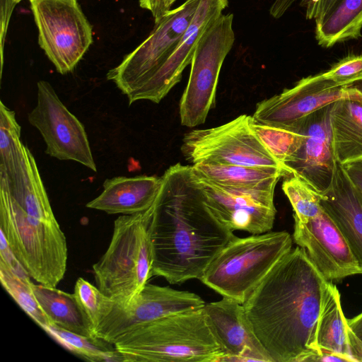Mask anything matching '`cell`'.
Segmentation results:
<instances>
[{"instance_id": "8992f818", "label": "cell", "mask_w": 362, "mask_h": 362, "mask_svg": "<svg viewBox=\"0 0 362 362\" xmlns=\"http://www.w3.org/2000/svg\"><path fill=\"white\" fill-rule=\"evenodd\" d=\"M0 231L31 278L57 287L64 276L68 258L66 239L58 222L28 215L0 187Z\"/></svg>"}, {"instance_id": "52a82bcc", "label": "cell", "mask_w": 362, "mask_h": 362, "mask_svg": "<svg viewBox=\"0 0 362 362\" xmlns=\"http://www.w3.org/2000/svg\"><path fill=\"white\" fill-rule=\"evenodd\" d=\"M233 21V13L222 14L207 27L197 42L180 102L184 126L194 127L204 123L215 105L220 71L235 42Z\"/></svg>"}, {"instance_id": "7c38bea8", "label": "cell", "mask_w": 362, "mask_h": 362, "mask_svg": "<svg viewBox=\"0 0 362 362\" xmlns=\"http://www.w3.org/2000/svg\"><path fill=\"white\" fill-rule=\"evenodd\" d=\"M37 105L28 119L41 134L46 153L62 160L78 162L97 171L83 125L62 103L45 81L37 83Z\"/></svg>"}, {"instance_id": "f546056e", "label": "cell", "mask_w": 362, "mask_h": 362, "mask_svg": "<svg viewBox=\"0 0 362 362\" xmlns=\"http://www.w3.org/2000/svg\"><path fill=\"white\" fill-rule=\"evenodd\" d=\"M282 189L293 209L294 220L305 222L322 210V194L300 177L289 175L283 182Z\"/></svg>"}, {"instance_id": "d4e9b609", "label": "cell", "mask_w": 362, "mask_h": 362, "mask_svg": "<svg viewBox=\"0 0 362 362\" xmlns=\"http://www.w3.org/2000/svg\"><path fill=\"white\" fill-rule=\"evenodd\" d=\"M315 38L325 48L361 37L362 0H336L315 19Z\"/></svg>"}, {"instance_id": "1f68e13d", "label": "cell", "mask_w": 362, "mask_h": 362, "mask_svg": "<svg viewBox=\"0 0 362 362\" xmlns=\"http://www.w3.org/2000/svg\"><path fill=\"white\" fill-rule=\"evenodd\" d=\"M323 74L337 85L350 84L362 78V54L346 57Z\"/></svg>"}, {"instance_id": "4316f807", "label": "cell", "mask_w": 362, "mask_h": 362, "mask_svg": "<svg viewBox=\"0 0 362 362\" xmlns=\"http://www.w3.org/2000/svg\"><path fill=\"white\" fill-rule=\"evenodd\" d=\"M44 330L68 350L87 361L123 362L114 345L103 340L80 335L54 325Z\"/></svg>"}, {"instance_id": "4fadbf2b", "label": "cell", "mask_w": 362, "mask_h": 362, "mask_svg": "<svg viewBox=\"0 0 362 362\" xmlns=\"http://www.w3.org/2000/svg\"><path fill=\"white\" fill-rule=\"evenodd\" d=\"M196 293L147 283L130 302L114 300L108 313L96 328L94 337L113 344L134 327L168 315L204 307Z\"/></svg>"}, {"instance_id": "ac0fdd59", "label": "cell", "mask_w": 362, "mask_h": 362, "mask_svg": "<svg viewBox=\"0 0 362 362\" xmlns=\"http://www.w3.org/2000/svg\"><path fill=\"white\" fill-rule=\"evenodd\" d=\"M228 0H200L198 8L177 47L151 79L139 91L135 102L148 100L158 103L181 79L191 63L197 42L207 27L220 17Z\"/></svg>"}, {"instance_id": "7402d4cb", "label": "cell", "mask_w": 362, "mask_h": 362, "mask_svg": "<svg viewBox=\"0 0 362 362\" xmlns=\"http://www.w3.org/2000/svg\"><path fill=\"white\" fill-rule=\"evenodd\" d=\"M329 119L337 162L344 165L362 158V100L346 97L336 100Z\"/></svg>"}, {"instance_id": "8d00e7d4", "label": "cell", "mask_w": 362, "mask_h": 362, "mask_svg": "<svg viewBox=\"0 0 362 362\" xmlns=\"http://www.w3.org/2000/svg\"><path fill=\"white\" fill-rule=\"evenodd\" d=\"M322 0H303L302 5L305 7L307 19H315V13L317 6Z\"/></svg>"}, {"instance_id": "603a6c76", "label": "cell", "mask_w": 362, "mask_h": 362, "mask_svg": "<svg viewBox=\"0 0 362 362\" xmlns=\"http://www.w3.org/2000/svg\"><path fill=\"white\" fill-rule=\"evenodd\" d=\"M355 333L344 317L337 286L329 281L317 329V343L323 354H332L344 361H356L353 355Z\"/></svg>"}, {"instance_id": "5b68a950", "label": "cell", "mask_w": 362, "mask_h": 362, "mask_svg": "<svg viewBox=\"0 0 362 362\" xmlns=\"http://www.w3.org/2000/svg\"><path fill=\"white\" fill-rule=\"evenodd\" d=\"M286 231L234 236L208 266L199 280L223 297L241 303L277 262L292 249Z\"/></svg>"}, {"instance_id": "ab89813d", "label": "cell", "mask_w": 362, "mask_h": 362, "mask_svg": "<svg viewBox=\"0 0 362 362\" xmlns=\"http://www.w3.org/2000/svg\"><path fill=\"white\" fill-rule=\"evenodd\" d=\"M347 88L356 90L362 95V78L352 82L346 86Z\"/></svg>"}, {"instance_id": "4dcf8cb0", "label": "cell", "mask_w": 362, "mask_h": 362, "mask_svg": "<svg viewBox=\"0 0 362 362\" xmlns=\"http://www.w3.org/2000/svg\"><path fill=\"white\" fill-rule=\"evenodd\" d=\"M74 294L90 324L94 337L96 328L110 310L114 300L81 277L76 281Z\"/></svg>"}, {"instance_id": "7bdbcfd3", "label": "cell", "mask_w": 362, "mask_h": 362, "mask_svg": "<svg viewBox=\"0 0 362 362\" xmlns=\"http://www.w3.org/2000/svg\"><path fill=\"white\" fill-rule=\"evenodd\" d=\"M29 1H30H30H34V0H29ZM74 1H77V0H74Z\"/></svg>"}, {"instance_id": "836d02e7", "label": "cell", "mask_w": 362, "mask_h": 362, "mask_svg": "<svg viewBox=\"0 0 362 362\" xmlns=\"http://www.w3.org/2000/svg\"><path fill=\"white\" fill-rule=\"evenodd\" d=\"M142 8L151 11L154 23H157L168 13L170 9L165 4V0H139Z\"/></svg>"}, {"instance_id": "6da1fadb", "label": "cell", "mask_w": 362, "mask_h": 362, "mask_svg": "<svg viewBox=\"0 0 362 362\" xmlns=\"http://www.w3.org/2000/svg\"><path fill=\"white\" fill-rule=\"evenodd\" d=\"M329 281L303 249H291L256 287L243 306L273 362L320 361L317 329Z\"/></svg>"}, {"instance_id": "60d3db41", "label": "cell", "mask_w": 362, "mask_h": 362, "mask_svg": "<svg viewBox=\"0 0 362 362\" xmlns=\"http://www.w3.org/2000/svg\"><path fill=\"white\" fill-rule=\"evenodd\" d=\"M177 0H165V4L168 9Z\"/></svg>"}, {"instance_id": "9c48e42d", "label": "cell", "mask_w": 362, "mask_h": 362, "mask_svg": "<svg viewBox=\"0 0 362 362\" xmlns=\"http://www.w3.org/2000/svg\"><path fill=\"white\" fill-rule=\"evenodd\" d=\"M38 44L61 74L71 71L93 43V29L77 1L34 0Z\"/></svg>"}, {"instance_id": "d590c367", "label": "cell", "mask_w": 362, "mask_h": 362, "mask_svg": "<svg viewBox=\"0 0 362 362\" xmlns=\"http://www.w3.org/2000/svg\"><path fill=\"white\" fill-rule=\"evenodd\" d=\"M297 0H274L269 8L270 15L276 19L281 18Z\"/></svg>"}, {"instance_id": "2e32d148", "label": "cell", "mask_w": 362, "mask_h": 362, "mask_svg": "<svg viewBox=\"0 0 362 362\" xmlns=\"http://www.w3.org/2000/svg\"><path fill=\"white\" fill-rule=\"evenodd\" d=\"M293 238L315 267L329 281L362 274L339 229L323 210L305 222L294 220Z\"/></svg>"}, {"instance_id": "7a4b0ae2", "label": "cell", "mask_w": 362, "mask_h": 362, "mask_svg": "<svg viewBox=\"0 0 362 362\" xmlns=\"http://www.w3.org/2000/svg\"><path fill=\"white\" fill-rule=\"evenodd\" d=\"M153 206V276L172 284L199 279L235 236L204 205L191 166L170 167Z\"/></svg>"}, {"instance_id": "d6a6232c", "label": "cell", "mask_w": 362, "mask_h": 362, "mask_svg": "<svg viewBox=\"0 0 362 362\" xmlns=\"http://www.w3.org/2000/svg\"><path fill=\"white\" fill-rule=\"evenodd\" d=\"M22 0H0V52H1V74L4 64V48L8 25L16 6Z\"/></svg>"}, {"instance_id": "b9f144b4", "label": "cell", "mask_w": 362, "mask_h": 362, "mask_svg": "<svg viewBox=\"0 0 362 362\" xmlns=\"http://www.w3.org/2000/svg\"><path fill=\"white\" fill-rule=\"evenodd\" d=\"M357 335V334H356ZM359 339L362 341V334L357 335Z\"/></svg>"}, {"instance_id": "277c9868", "label": "cell", "mask_w": 362, "mask_h": 362, "mask_svg": "<svg viewBox=\"0 0 362 362\" xmlns=\"http://www.w3.org/2000/svg\"><path fill=\"white\" fill-rule=\"evenodd\" d=\"M153 206L144 212L119 216L107 249L93 266L99 289L118 303L130 302L153 276Z\"/></svg>"}, {"instance_id": "f35d334b", "label": "cell", "mask_w": 362, "mask_h": 362, "mask_svg": "<svg viewBox=\"0 0 362 362\" xmlns=\"http://www.w3.org/2000/svg\"><path fill=\"white\" fill-rule=\"evenodd\" d=\"M335 1L336 0H322L316 8L315 20L326 12Z\"/></svg>"}, {"instance_id": "74e56055", "label": "cell", "mask_w": 362, "mask_h": 362, "mask_svg": "<svg viewBox=\"0 0 362 362\" xmlns=\"http://www.w3.org/2000/svg\"><path fill=\"white\" fill-rule=\"evenodd\" d=\"M347 320L350 328L356 334H362V313Z\"/></svg>"}, {"instance_id": "484cf974", "label": "cell", "mask_w": 362, "mask_h": 362, "mask_svg": "<svg viewBox=\"0 0 362 362\" xmlns=\"http://www.w3.org/2000/svg\"><path fill=\"white\" fill-rule=\"evenodd\" d=\"M197 177L214 184L239 187H259L276 184L287 172L274 167H251L212 163H198L192 166Z\"/></svg>"}, {"instance_id": "e0dca14e", "label": "cell", "mask_w": 362, "mask_h": 362, "mask_svg": "<svg viewBox=\"0 0 362 362\" xmlns=\"http://www.w3.org/2000/svg\"><path fill=\"white\" fill-rule=\"evenodd\" d=\"M204 310L224 354L221 362H273L256 337L243 303L223 297L206 303Z\"/></svg>"}, {"instance_id": "ffe728a7", "label": "cell", "mask_w": 362, "mask_h": 362, "mask_svg": "<svg viewBox=\"0 0 362 362\" xmlns=\"http://www.w3.org/2000/svg\"><path fill=\"white\" fill-rule=\"evenodd\" d=\"M320 205L346 239L362 271V192L337 163L330 187Z\"/></svg>"}, {"instance_id": "30bf717a", "label": "cell", "mask_w": 362, "mask_h": 362, "mask_svg": "<svg viewBox=\"0 0 362 362\" xmlns=\"http://www.w3.org/2000/svg\"><path fill=\"white\" fill-rule=\"evenodd\" d=\"M252 119V116L242 115L218 127L188 132L181 147L184 157L192 164L204 162L285 170L255 134Z\"/></svg>"}, {"instance_id": "3957f363", "label": "cell", "mask_w": 362, "mask_h": 362, "mask_svg": "<svg viewBox=\"0 0 362 362\" xmlns=\"http://www.w3.org/2000/svg\"><path fill=\"white\" fill-rule=\"evenodd\" d=\"M123 362H221L204 308L138 325L113 344Z\"/></svg>"}, {"instance_id": "44dd1931", "label": "cell", "mask_w": 362, "mask_h": 362, "mask_svg": "<svg viewBox=\"0 0 362 362\" xmlns=\"http://www.w3.org/2000/svg\"><path fill=\"white\" fill-rule=\"evenodd\" d=\"M162 184L155 176L115 177L103 182V190L86 207L108 214L129 215L146 211L154 204Z\"/></svg>"}, {"instance_id": "f1b7e54d", "label": "cell", "mask_w": 362, "mask_h": 362, "mask_svg": "<svg viewBox=\"0 0 362 362\" xmlns=\"http://www.w3.org/2000/svg\"><path fill=\"white\" fill-rule=\"evenodd\" d=\"M30 277H23L0 264V280L3 287L23 310L42 329L52 325L37 303Z\"/></svg>"}, {"instance_id": "e575fe53", "label": "cell", "mask_w": 362, "mask_h": 362, "mask_svg": "<svg viewBox=\"0 0 362 362\" xmlns=\"http://www.w3.org/2000/svg\"><path fill=\"white\" fill-rule=\"evenodd\" d=\"M341 165L354 185L362 192V158Z\"/></svg>"}, {"instance_id": "83f0119b", "label": "cell", "mask_w": 362, "mask_h": 362, "mask_svg": "<svg viewBox=\"0 0 362 362\" xmlns=\"http://www.w3.org/2000/svg\"><path fill=\"white\" fill-rule=\"evenodd\" d=\"M251 127L267 151L285 169L284 164L299 148L303 135L297 130L262 124L253 119Z\"/></svg>"}, {"instance_id": "9a60e30c", "label": "cell", "mask_w": 362, "mask_h": 362, "mask_svg": "<svg viewBox=\"0 0 362 362\" xmlns=\"http://www.w3.org/2000/svg\"><path fill=\"white\" fill-rule=\"evenodd\" d=\"M331 105L318 109L288 128L300 132L303 139L284 168L288 176L300 177L320 194L330 187L337 165L329 119Z\"/></svg>"}, {"instance_id": "5bb4252c", "label": "cell", "mask_w": 362, "mask_h": 362, "mask_svg": "<svg viewBox=\"0 0 362 362\" xmlns=\"http://www.w3.org/2000/svg\"><path fill=\"white\" fill-rule=\"evenodd\" d=\"M346 97L362 100L356 90L337 85L322 72L303 78L292 88L261 101L252 117L262 124L291 128L312 112Z\"/></svg>"}, {"instance_id": "8fae6325", "label": "cell", "mask_w": 362, "mask_h": 362, "mask_svg": "<svg viewBox=\"0 0 362 362\" xmlns=\"http://www.w3.org/2000/svg\"><path fill=\"white\" fill-rule=\"evenodd\" d=\"M192 175L204 205L231 230L260 234L272 229L276 214L274 202L276 184L253 188L221 186L193 172Z\"/></svg>"}, {"instance_id": "cb8c5ba5", "label": "cell", "mask_w": 362, "mask_h": 362, "mask_svg": "<svg viewBox=\"0 0 362 362\" xmlns=\"http://www.w3.org/2000/svg\"><path fill=\"white\" fill-rule=\"evenodd\" d=\"M31 286L40 307L52 325L94 338L90 324L74 294L41 284L32 283Z\"/></svg>"}, {"instance_id": "ba28073f", "label": "cell", "mask_w": 362, "mask_h": 362, "mask_svg": "<svg viewBox=\"0 0 362 362\" xmlns=\"http://www.w3.org/2000/svg\"><path fill=\"white\" fill-rule=\"evenodd\" d=\"M200 0H186L155 23L147 38L110 69L107 78L125 94L131 105L142 87L171 55L186 31Z\"/></svg>"}, {"instance_id": "d6986e66", "label": "cell", "mask_w": 362, "mask_h": 362, "mask_svg": "<svg viewBox=\"0 0 362 362\" xmlns=\"http://www.w3.org/2000/svg\"><path fill=\"white\" fill-rule=\"evenodd\" d=\"M0 187L30 216L57 222L35 160L23 144L8 160L0 163Z\"/></svg>"}]
</instances>
